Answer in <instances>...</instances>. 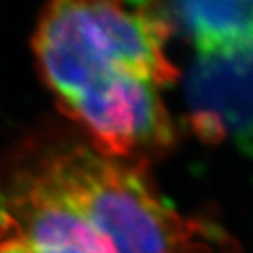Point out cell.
Returning a JSON list of instances; mask_svg holds the SVG:
<instances>
[{
	"mask_svg": "<svg viewBox=\"0 0 253 253\" xmlns=\"http://www.w3.org/2000/svg\"><path fill=\"white\" fill-rule=\"evenodd\" d=\"M170 25L155 4L55 2L32 47L44 83L106 157L144 164L174 141L164 86L178 78L166 53Z\"/></svg>",
	"mask_w": 253,
	"mask_h": 253,
	"instance_id": "1",
	"label": "cell"
},
{
	"mask_svg": "<svg viewBox=\"0 0 253 253\" xmlns=\"http://www.w3.org/2000/svg\"><path fill=\"white\" fill-rule=\"evenodd\" d=\"M34 167L78 208L106 253H225V236L170 208L141 164L76 144Z\"/></svg>",
	"mask_w": 253,
	"mask_h": 253,
	"instance_id": "2",
	"label": "cell"
},
{
	"mask_svg": "<svg viewBox=\"0 0 253 253\" xmlns=\"http://www.w3.org/2000/svg\"><path fill=\"white\" fill-rule=\"evenodd\" d=\"M190 120L204 141H234L253 153V47L197 55L186 76Z\"/></svg>",
	"mask_w": 253,
	"mask_h": 253,
	"instance_id": "3",
	"label": "cell"
},
{
	"mask_svg": "<svg viewBox=\"0 0 253 253\" xmlns=\"http://www.w3.org/2000/svg\"><path fill=\"white\" fill-rule=\"evenodd\" d=\"M170 28L179 27L197 55L253 47V2H178L162 5Z\"/></svg>",
	"mask_w": 253,
	"mask_h": 253,
	"instance_id": "4",
	"label": "cell"
},
{
	"mask_svg": "<svg viewBox=\"0 0 253 253\" xmlns=\"http://www.w3.org/2000/svg\"><path fill=\"white\" fill-rule=\"evenodd\" d=\"M0 253H34L20 236L0 229Z\"/></svg>",
	"mask_w": 253,
	"mask_h": 253,
	"instance_id": "5",
	"label": "cell"
}]
</instances>
